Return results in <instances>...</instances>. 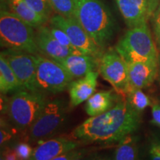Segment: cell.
Here are the masks:
<instances>
[{"instance_id": "obj_1", "label": "cell", "mask_w": 160, "mask_h": 160, "mask_svg": "<svg viewBox=\"0 0 160 160\" xmlns=\"http://www.w3.org/2000/svg\"><path fill=\"white\" fill-rule=\"evenodd\" d=\"M139 123L140 113L127 100H121L109 111L86 119L73 131V135L89 142H120L137 131Z\"/></svg>"}, {"instance_id": "obj_2", "label": "cell", "mask_w": 160, "mask_h": 160, "mask_svg": "<svg viewBox=\"0 0 160 160\" xmlns=\"http://www.w3.org/2000/svg\"><path fill=\"white\" fill-rule=\"evenodd\" d=\"M74 17L102 50L108 45L116 31L111 11L100 0H74Z\"/></svg>"}, {"instance_id": "obj_3", "label": "cell", "mask_w": 160, "mask_h": 160, "mask_svg": "<svg viewBox=\"0 0 160 160\" xmlns=\"http://www.w3.org/2000/svg\"><path fill=\"white\" fill-rule=\"evenodd\" d=\"M0 40L2 47L39 54L33 27L8 10L0 12Z\"/></svg>"}, {"instance_id": "obj_4", "label": "cell", "mask_w": 160, "mask_h": 160, "mask_svg": "<svg viewBox=\"0 0 160 160\" xmlns=\"http://www.w3.org/2000/svg\"><path fill=\"white\" fill-rule=\"evenodd\" d=\"M115 50L127 63L159 60L147 23L130 28L118 42Z\"/></svg>"}, {"instance_id": "obj_5", "label": "cell", "mask_w": 160, "mask_h": 160, "mask_svg": "<svg viewBox=\"0 0 160 160\" xmlns=\"http://www.w3.org/2000/svg\"><path fill=\"white\" fill-rule=\"evenodd\" d=\"M47 102L44 93L21 90L7 100L5 113L18 129L28 130Z\"/></svg>"}, {"instance_id": "obj_6", "label": "cell", "mask_w": 160, "mask_h": 160, "mask_svg": "<svg viewBox=\"0 0 160 160\" xmlns=\"http://www.w3.org/2000/svg\"><path fill=\"white\" fill-rule=\"evenodd\" d=\"M36 90L44 94H54L68 89L74 78L61 64L37 54Z\"/></svg>"}, {"instance_id": "obj_7", "label": "cell", "mask_w": 160, "mask_h": 160, "mask_svg": "<svg viewBox=\"0 0 160 160\" xmlns=\"http://www.w3.org/2000/svg\"><path fill=\"white\" fill-rule=\"evenodd\" d=\"M65 106L62 100H48L39 116L28 129L29 140L39 142L53 135L65 122Z\"/></svg>"}, {"instance_id": "obj_8", "label": "cell", "mask_w": 160, "mask_h": 160, "mask_svg": "<svg viewBox=\"0 0 160 160\" xmlns=\"http://www.w3.org/2000/svg\"><path fill=\"white\" fill-rule=\"evenodd\" d=\"M51 25L63 30L67 33L72 44L79 52L86 55L100 59L102 50L86 32L75 17H65L61 15L53 16L50 19Z\"/></svg>"}, {"instance_id": "obj_9", "label": "cell", "mask_w": 160, "mask_h": 160, "mask_svg": "<svg viewBox=\"0 0 160 160\" xmlns=\"http://www.w3.org/2000/svg\"><path fill=\"white\" fill-rule=\"evenodd\" d=\"M99 72L118 92L127 93L128 90V63L116 50L103 53L99 59Z\"/></svg>"}, {"instance_id": "obj_10", "label": "cell", "mask_w": 160, "mask_h": 160, "mask_svg": "<svg viewBox=\"0 0 160 160\" xmlns=\"http://www.w3.org/2000/svg\"><path fill=\"white\" fill-rule=\"evenodd\" d=\"M1 55L7 60L24 89L37 92L36 90L37 55L10 49L2 51Z\"/></svg>"}, {"instance_id": "obj_11", "label": "cell", "mask_w": 160, "mask_h": 160, "mask_svg": "<svg viewBox=\"0 0 160 160\" xmlns=\"http://www.w3.org/2000/svg\"><path fill=\"white\" fill-rule=\"evenodd\" d=\"M116 2L129 28L147 23L157 6L155 0H116Z\"/></svg>"}, {"instance_id": "obj_12", "label": "cell", "mask_w": 160, "mask_h": 160, "mask_svg": "<svg viewBox=\"0 0 160 160\" xmlns=\"http://www.w3.org/2000/svg\"><path fill=\"white\" fill-rule=\"evenodd\" d=\"M159 60L133 62L128 63V90L142 89L153 82L158 73ZM128 93V92H127Z\"/></svg>"}, {"instance_id": "obj_13", "label": "cell", "mask_w": 160, "mask_h": 160, "mask_svg": "<svg viewBox=\"0 0 160 160\" xmlns=\"http://www.w3.org/2000/svg\"><path fill=\"white\" fill-rule=\"evenodd\" d=\"M78 143L65 138H56L39 141V145L33 149L31 160H54L59 155L75 149Z\"/></svg>"}, {"instance_id": "obj_14", "label": "cell", "mask_w": 160, "mask_h": 160, "mask_svg": "<svg viewBox=\"0 0 160 160\" xmlns=\"http://www.w3.org/2000/svg\"><path fill=\"white\" fill-rule=\"evenodd\" d=\"M36 40L40 53L54 60H59L73 54L65 46L60 44L51 33L50 28L41 26L36 33Z\"/></svg>"}, {"instance_id": "obj_15", "label": "cell", "mask_w": 160, "mask_h": 160, "mask_svg": "<svg viewBox=\"0 0 160 160\" xmlns=\"http://www.w3.org/2000/svg\"><path fill=\"white\" fill-rule=\"evenodd\" d=\"M99 74V71H93L78 80L71 82L68 91L72 107H76L87 101L94 93Z\"/></svg>"}, {"instance_id": "obj_16", "label": "cell", "mask_w": 160, "mask_h": 160, "mask_svg": "<svg viewBox=\"0 0 160 160\" xmlns=\"http://www.w3.org/2000/svg\"><path fill=\"white\" fill-rule=\"evenodd\" d=\"M99 59L91 56L80 53L71 54L64 59L56 61L61 64L73 78H81L99 68Z\"/></svg>"}, {"instance_id": "obj_17", "label": "cell", "mask_w": 160, "mask_h": 160, "mask_svg": "<svg viewBox=\"0 0 160 160\" xmlns=\"http://www.w3.org/2000/svg\"><path fill=\"white\" fill-rule=\"evenodd\" d=\"M2 4H3L2 8L13 13L33 28H38L48 21L36 13L25 0H2Z\"/></svg>"}, {"instance_id": "obj_18", "label": "cell", "mask_w": 160, "mask_h": 160, "mask_svg": "<svg viewBox=\"0 0 160 160\" xmlns=\"http://www.w3.org/2000/svg\"><path fill=\"white\" fill-rule=\"evenodd\" d=\"M117 100V96L111 91H99L86 101L85 111L90 117L100 115L116 105Z\"/></svg>"}, {"instance_id": "obj_19", "label": "cell", "mask_w": 160, "mask_h": 160, "mask_svg": "<svg viewBox=\"0 0 160 160\" xmlns=\"http://www.w3.org/2000/svg\"><path fill=\"white\" fill-rule=\"evenodd\" d=\"M24 89L17 76L3 56H0V91L6 94L12 91H19Z\"/></svg>"}, {"instance_id": "obj_20", "label": "cell", "mask_w": 160, "mask_h": 160, "mask_svg": "<svg viewBox=\"0 0 160 160\" xmlns=\"http://www.w3.org/2000/svg\"><path fill=\"white\" fill-rule=\"evenodd\" d=\"M138 150L136 144L131 137L128 136L120 142L119 145L116 149L114 159L133 160L137 159Z\"/></svg>"}, {"instance_id": "obj_21", "label": "cell", "mask_w": 160, "mask_h": 160, "mask_svg": "<svg viewBox=\"0 0 160 160\" xmlns=\"http://www.w3.org/2000/svg\"><path fill=\"white\" fill-rule=\"evenodd\" d=\"M127 101L136 111L141 113L146 108L151 105L149 97L145 94L142 89L132 88L127 93Z\"/></svg>"}, {"instance_id": "obj_22", "label": "cell", "mask_w": 160, "mask_h": 160, "mask_svg": "<svg viewBox=\"0 0 160 160\" xmlns=\"http://www.w3.org/2000/svg\"><path fill=\"white\" fill-rule=\"evenodd\" d=\"M49 2L57 14L67 18L75 17L74 0H49Z\"/></svg>"}, {"instance_id": "obj_23", "label": "cell", "mask_w": 160, "mask_h": 160, "mask_svg": "<svg viewBox=\"0 0 160 160\" xmlns=\"http://www.w3.org/2000/svg\"><path fill=\"white\" fill-rule=\"evenodd\" d=\"M30 7L38 14L42 16L46 19H50L52 12V8L49 0H25Z\"/></svg>"}, {"instance_id": "obj_24", "label": "cell", "mask_w": 160, "mask_h": 160, "mask_svg": "<svg viewBox=\"0 0 160 160\" xmlns=\"http://www.w3.org/2000/svg\"><path fill=\"white\" fill-rule=\"evenodd\" d=\"M49 28L52 34H53V37L56 38V39H57L60 44H62V45L65 46L66 48H68L71 50L73 54H80V53H82L81 52H79L77 48H76L74 46H73V45L71 42V41L70 40L69 37L63 30L60 29L59 28L52 25L51 26V28Z\"/></svg>"}, {"instance_id": "obj_25", "label": "cell", "mask_w": 160, "mask_h": 160, "mask_svg": "<svg viewBox=\"0 0 160 160\" xmlns=\"http://www.w3.org/2000/svg\"><path fill=\"white\" fill-rule=\"evenodd\" d=\"M19 159H30L33 149L27 143H19L14 148Z\"/></svg>"}, {"instance_id": "obj_26", "label": "cell", "mask_w": 160, "mask_h": 160, "mask_svg": "<svg viewBox=\"0 0 160 160\" xmlns=\"http://www.w3.org/2000/svg\"><path fill=\"white\" fill-rule=\"evenodd\" d=\"M82 158V153L79 151H74V149L71 151H67L62 154L59 155L54 160H72L79 159Z\"/></svg>"}, {"instance_id": "obj_27", "label": "cell", "mask_w": 160, "mask_h": 160, "mask_svg": "<svg viewBox=\"0 0 160 160\" xmlns=\"http://www.w3.org/2000/svg\"><path fill=\"white\" fill-rule=\"evenodd\" d=\"M153 28H154L156 40L160 48V8L156 13L154 20H153Z\"/></svg>"}, {"instance_id": "obj_28", "label": "cell", "mask_w": 160, "mask_h": 160, "mask_svg": "<svg viewBox=\"0 0 160 160\" xmlns=\"http://www.w3.org/2000/svg\"><path fill=\"white\" fill-rule=\"evenodd\" d=\"M152 123L160 127V105L155 104L152 106Z\"/></svg>"}, {"instance_id": "obj_29", "label": "cell", "mask_w": 160, "mask_h": 160, "mask_svg": "<svg viewBox=\"0 0 160 160\" xmlns=\"http://www.w3.org/2000/svg\"><path fill=\"white\" fill-rule=\"evenodd\" d=\"M149 153L152 159L160 160V142L152 144Z\"/></svg>"}, {"instance_id": "obj_30", "label": "cell", "mask_w": 160, "mask_h": 160, "mask_svg": "<svg viewBox=\"0 0 160 160\" xmlns=\"http://www.w3.org/2000/svg\"><path fill=\"white\" fill-rule=\"evenodd\" d=\"M11 133L8 131H6L5 128H3L2 126H1V131H0V144H1V145L9 141L11 139Z\"/></svg>"}, {"instance_id": "obj_31", "label": "cell", "mask_w": 160, "mask_h": 160, "mask_svg": "<svg viewBox=\"0 0 160 160\" xmlns=\"http://www.w3.org/2000/svg\"><path fill=\"white\" fill-rule=\"evenodd\" d=\"M3 159L7 160H14V159H19L16 153L15 150L11 149H7L4 152L3 154Z\"/></svg>"}]
</instances>
